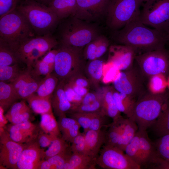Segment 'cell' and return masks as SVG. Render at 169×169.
<instances>
[{
  "mask_svg": "<svg viewBox=\"0 0 169 169\" xmlns=\"http://www.w3.org/2000/svg\"><path fill=\"white\" fill-rule=\"evenodd\" d=\"M113 31L112 39L120 44L132 48L136 55L163 48L168 41L166 34L147 27L139 17Z\"/></svg>",
  "mask_w": 169,
  "mask_h": 169,
  "instance_id": "cell-1",
  "label": "cell"
},
{
  "mask_svg": "<svg viewBox=\"0 0 169 169\" xmlns=\"http://www.w3.org/2000/svg\"><path fill=\"white\" fill-rule=\"evenodd\" d=\"M16 9L24 17L36 36L52 34L60 21L48 6L36 0H21Z\"/></svg>",
  "mask_w": 169,
  "mask_h": 169,
  "instance_id": "cell-2",
  "label": "cell"
},
{
  "mask_svg": "<svg viewBox=\"0 0 169 169\" xmlns=\"http://www.w3.org/2000/svg\"><path fill=\"white\" fill-rule=\"evenodd\" d=\"M144 93L136 101L128 118L137 125L139 130L151 128L159 116L163 106L169 99V93Z\"/></svg>",
  "mask_w": 169,
  "mask_h": 169,
  "instance_id": "cell-3",
  "label": "cell"
},
{
  "mask_svg": "<svg viewBox=\"0 0 169 169\" xmlns=\"http://www.w3.org/2000/svg\"><path fill=\"white\" fill-rule=\"evenodd\" d=\"M64 19L59 26V43L83 48L100 34L97 26L90 23L74 16Z\"/></svg>",
  "mask_w": 169,
  "mask_h": 169,
  "instance_id": "cell-4",
  "label": "cell"
},
{
  "mask_svg": "<svg viewBox=\"0 0 169 169\" xmlns=\"http://www.w3.org/2000/svg\"><path fill=\"white\" fill-rule=\"evenodd\" d=\"M59 44L52 73L59 81L65 82L77 73L84 72L85 59L83 48Z\"/></svg>",
  "mask_w": 169,
  "mask_h": 169,
  "instance_id": "cell-5",
  "label": "cell"
},
{
  "mask_svg": "<svg viewBox=\"0 0 169 169\" xmlns=\"http://www.w3.org/2000/svg\"><path fill=\"white\" fill-rule=\"evenodd\" d=\"M35 36L25 18L16 9L0 18V39L10 47Z\"/></svg>",
  "mask_w": 169,
  "mask_h": 169,
  "instance_id": "cell-6",
  "label": "cell"
},
{
  "mask_svg": "<svg viewBox=\"0 0 169 169\" xmlns=\"http://www.w3.org/2000/svg\"><path fill=\"white\" fill-rule=\"evenodd\" d=\"M124 152L141 168H151L160 157L146 130H138Z\"/></svg>",
  "mask_w": 169,
  "mask_h": 169,
  "instance_id": "cell-7",
  "label": "cell"
},
{
  "mask_svg": "<svg viewBox=\"0 0 169 169\" xmlns=\"http://www.w3.org/2000/svg\"><path fill=\"white\" fill-rule=\"evenodd\" d=\"M142 3L139 0H110L106 14L107 26L113 31L118 30L139 17Z\"/></svg>",
  "mask_w": 169,
  "mask_h": 169,
  "instance_id": "cell-8",
  "label": "cell"
},
{
  "mask_svg": "<svg viewBox=\"0 0 169 169\" xmlns=\"http://www.w3.org/2000/svg\"><path fill=\"white\" fill-rule=\"evenodd\" d=\"M145 2L139 17L141 21L167 35L169 0H147Z\"/></svg>",
  "mask_w": 169,
  "mask_h": 169,
  "instance_id": "cell-9",
  "label": "cell"
},
{
  "mask_svg": "<svg viewBox=\"0 0 169 169\" xmlns=\"http://www.w3.org/2000/svg\"><path fill=\"white\" fill-rule=\"evenodd\" d=\"M135 60L143 76L149 78L159 74L169 76V52L164 48L137 55Z\"/></svg>",
  "mask_w": 169,
  "mask_h": 169,
  "instance_id": "cell-10",
  "label": "cell"
},
{
  "mask_svg": "<svg viewBox=\"0 0 169 169\" xmlns=\"http://www.w3.org/2000/svg\"><path fill=\"white\" fill-rule=\"evenodd\" d=\"M104 145L117 147L123 151L138 131L136 124L122 116L107 125Z\"/></svg>",
  "mask_w": 169,
  "mask_h": 169,
  "instance_id": "cell-11",
  "label": "cell"
},
{
  "mask_svg": "<svg viewBox=\"0 0 169 169\" xmlns=\"http://www.w3.org/2000/svg\"><path fill=\"white\" fill-rule=\"evenodd\" d=\"M96 159V164L105 169H140L124 151L114 146L104 145Z\"/></svg>",
  "mask_w": 169,
  "mask_h": 169,
  "instance_id": "cell-12",
  "label": "cell"
},
{
  "mask_svg": "<svg viewBox=\"0 0 169 169\" xmlns=\"http://www.w3.org/2000/svg\"><path fill=\"white\" fill-rule=\"evenodd\" d=\"M142 76L139 70L133 68L120 71L113 82V88L119 93L138 99L145 93Z\"/></svg>",
  "mask_w": 169,
  "mask_h": 169,
  "instance_id": "cell-13",
  "label": "cell"
},
{
  "mask_svg": "<svg viewBox=\"0 0 169 169\" xmlns=\"http://www.w3.org/2000/svg\"><path fill=\"white\" fill-rule=\"evenodd\" d=\"M59 42L52 34L35 36L28 38L11 48L14 51L21 63L32 51L38 50L46 53L55 48Z\"/></svg>",
  "mask_w": 169,
  "mask_h": 169,
  "instance_id": "cell-14",
  "label": "cell"
},
{
  "mask_svg": "<svg viewBox=\"0 0 169 169\" xmlns=\"http://www.w3.org/2000/svg\"><path fill=\"white\" fill-rule=\"evenodd\" d=\"M0 165L5 168L17 169V164L24 144L12 140L3 128L0 131Z\"/></svg>",
  "mask_w": 169,
  "mask_h": 169,
  "instance_id": "cell-15",
  "label": "cell"
},
{
  "mask_svg": "<svg viewBox=\"0 0 169 169\" xmlns=\"http://www.w3.org/2000/svg\"><path fill=\"white\" fill-rule=\"evenodd\" d=\"M110 0H76L77 8L74 16L90 23L106 14Z\"/></svg>",
  "mask_w": 169,
  "mask_h": 169,
  "instance_id": "cell-16",
  "label": "cell"
},
{
  "mask_svg": "<svg viewBox=\"0 0 169 169\" xmlns=\"http://www.w3.org/2000/svg\"><path fill=\"white\" fill-rule=\"evenodd\" d=\"M17 164L18 169H37L45 159V151L39 145L37 139L24 143Z\"/></svg>",
  "mask_w": 169,
  "mask_h": 169,
  "instance_id": "cell-17",
  "label": "cell"
},
{
  "mask_svg": "<svg viewBox=\"0 0 169 169\" xmlns=\"http://www.w3.org/2000/svg\"><path fill=\"white\" fill-rule=\"evenodd\" d=\"M136 54L131 48L125 45H113L109 49L108 62L112 63L120 71L131 69Z\"/></svg>",
  "mask_w": 169,
  "mask_h": 169,
  "instance_id": "cell-18",
  "label": "cell"
},
{
  "mask_svg": "<svg viewBox=\"0 0 169 169\" xmlns=\"http://www.w3.org/2000/svg\"><path fill=\"white\" fill-rule=\"evenodd\" d=\"M4 129L12 140L23 144L36 139L41 129L30 120L17 124L11 123Z\"/></svg>",
  "mask_w": 169,
  "mask_h": 169,
  "instance_id": "cell-19",
  "label": "cell"
},
{
  "mask_svg": "<svg viewBox=\"0 0 169 169\" xmlns=\"http://www.w3.org/2000/svg\"><path fill=\"white\" fill-rule=\"evenodd\" d=\"M64 82L59 81L52 95L50 100L55 115L59 117L69 113L73 106L65 95L64 87Z\"/></svg>",
  "mask_w": 169,
  "mask_h": 169,
  "instance_id": "cell-20",
  "label": "cell"
},
{
  "mask_svg": "<svg viewBox=\"0 0 169 169\" xmlns=\"http://www.w3.org/2000/svg\"><path fill=\"white\" fill-rule=\"evenodd\" d=\"M84 134L89 155L96 159L105 143V130L89 129Z\"/></svg>",
  "mask_w": 169,
  "mask_h": 169,
  "instance_id": "cell-21",
  "label": "cell"
},
{
  "mask_svg": "<svg viewBox=\"0 0 169 169\" xmlns=\"http://www.w3.org/2000/svg\"><path fill=\"white\" fill-rule=\"evenodd\" d=\"M114 89L113 87L110 86L104 87L100 89L102 98L101 111L106 116L111 118L113 121L122 116L114 101L113 97Z\"/></svg>",
  "mask_w": 169,
  "mask_h": 169,
  "instance_id": "cell-22",
  "label": "cell"
},
{
  "mask_svg": "<svg viewBox=\"0 0 169 169\" xmlns=\"http://www.w3.org/2000/svg\"><path fill=\"white\" fill-rule=\"evenodd\" d=\"M104 64L99 58L89 61L84 66V73L89 80L91 87L97 90L99 88L100 83L102 80Z\"/></svg>",
  "mask_w": 169,
  "mask_h": 169,
  "instance_id": "cell-23",
  "label": "cell"
},
{
  "mask_svg": "<svg viewBox=\"0 0 169 169\" xmlns=\"http://www.w3.org/2000/svg\"><path fill=\"white\" fill-rule=\"evenodd\" d=\"M48 6L61 21L74 15L77 3L76 0H51Z\"/></svg>",
  "mask_w": 169,
  "mask_h": 169,
  "instance_id": "cell-24",
  "label": "cell"
},
{
  "mask_svg": "<svg viewBox=\"0 0 169 169\" xmlns=\"http://www.w3.org/2000/svg\"><path fill=\"white\" fill-rule=\"evenodd\" d=\"M151 128L159 137L169 134V99L164 105L159 116Z\"/></svg>",
  "mask_w": 169,
  "mask_h": 169,
  "instance_id": "cell-25",
  "label": "cell"
},
{
  "mask_svg": "<svg viewBox=\"0 0 169 169\" xmlns=\"http://www.w3.org/2000/svg\"><path fill=\"white\" fill-rule=\"evenodd\" d=\"M19 99L16 91L10 83L0 82V107L4 111Z\"/></svg>",
  "mask_w": 169,
  "mask_h": 169,
  "instance_id": "cell-26",
  "label": "cell"
},
{
  "mask_svg": "<svg viewBox=\"0 0 169 169\" xmlns=\"http://www.w3.org/2000/svg\"><path fill=\"white\" fill-rule=\"evenodd\" d=\"M59 81L58 78L52 73L42 79L35 93L40 97L50 99Z\"/></svg>",
  "mask_w": 169,
  "mask_h": 169,
  "instance_id": "cell-27",
  "label": "cell"
},
{
  "mask_svg": "<svg viewBox=\"0 0 169 169\" xmlns=\"http://www.w3.org/2000/svg\"><path fill=\"white\" fill-rule=\"evenodd\" d=\"M26 100L30 109L36 114L41 115L52 112L50 99L40 97L34 93Z\"/></svg>",
  "mask_w": 169,
  "mask_h": 169,
  "instance_id": "cell-28",
  "label": "cell"
},
{
  "mask_svg": "<svg viewBox=\"0 0 169 169\" xmlns=\"http://www.w3.org/2000/svg\"><path fill=\"white\" fill-rule=\"evenodd\" d=\"M113 97L116 107L120 112L129 118L132 112L136 100L125 94L119 93L115 89Z\"/></svg>",
  "mask_w": 169,
  "mask_h": 169,
  "instance_id": "cell-29",
  "label": "cell"
},
{
  "mask_svg": "<svg viewBox=\"0 0 169 169\" xmlns=\"http://www.w3.org/2000/svg\"><path fill=\"white\" fill-rule=\"evenodd\" d=\"M96 159L89 156L72 153L68 161L71 169H94L97 165Z\"/></svg>",
  "mask_w": 169,
  "mask_h": 169,
  "instance_id": "cell-30",
  "label": "cell"
},
{
  "mask_svg": "<svg viewBox=\"0 0 169 169\" xmlns=\"http://www.w3.org/2000/svg\"><path fill=\"white\" fill-rule=\"evenodd\" d=\"M40 127L45 133L60 137L61 132L53 112L41 115Z\"/></svg>",
  "mask_w": 169,
  "mask_h": 169,
  "instance_id": "cell-31",
  "label": "cell"
},
{
  "mask_svg": "<svg viewBox=\"0 0 169 169\" xmlns=\"http://www.w3.org/2000/svg\"><path fill=\"white\" fill-rule=\"evenodd\" d=\"M21 63L9 45L0 39V66H9Z\"/></svg>",
  "mask_w": 169,
  "mask_h": 169,
  "instance_id": "cell-32",
  "label": "cell"
},
{
  "mask_svg": "<svg viewBox=\"0 0 169 169\" xmlns=\"http://www.w3.org/2000/svg\"><path fill=\"white\" fill-rule=\"evenodd\" d=\"M19 64L0 66V82L10 83L16 79L23 70Z\"/></svg>",
  "mask_w": 169,
  "mask_h": 169,
  "instance_id": "cell-33",
  "label": "cell"
},
{
  "mask_svg": "<svg viewBox=\"0 0 169 169\" xmlns=\"http://www.w3.org/2000/svg\"><path fill=\"white\" fill-rule=\"evenodd\" d=\"M43 78L33 74V76L29 81L17 91V93L20 99L26 100L35 93Z\"/></svg>",
  "mask_w": 169,
  "mask_h": 169,
  "instance_id": "cell-34",
  "label": "cell"
},
{
  "mask_svg": "<svg viewBox=\"0 0 169 169\" xmlns=\"http://www.w3.org/2000/svg\"><path fill=\"white\" fill-rule=\"evenodd\" d=\"M166 77L162 74H156L150 77L148 85L150 92L159 94L166 91L167 86Z\"/></svg>",
  "mask_w": 169,
  "mask_h": 169,
  "instance_id": "cell-35",
  "label": "cell"
},
{
  "mask_svg": "<svg viewBox=\"0 0 169 169\" xmlns=\"http://www.w3.org/2000/svg\"><path fill=\"white\" fill-rule=\"evenodd\" d=\"M70 148L66 141L62 137H56L45 151V159L49 158L64 152Z\"/></svg>",
  "mask_w": 169,
  "mask_h": 169,
  "instance_id": "cell-36",
  "label": "cell"
},
{
  "mask_svg": "<svg viewBox=\"0 0 169 169\" xmlns=\"http://www.w3.org/2000/svg\"><path fill=\"white\" fill-rule=\"evenodd\" d=\"M153 143L159 156L169 161V134L159 137Z\"/></svg>",
  "mask_w": 169,
  "mask_h": 169,
  "instance_id": "cell-37",
  "label": "cell"
},
{
  "mask_svg": "<svg viewBox=\"0 0 169 169\" xmlns=\"http://www.w3.org/2000/svg\"><path fill=\"white\" fill-rule=\"evenodd\" d=\"M70 148L72 153L89 156L84 133H80L74 139Z\"/></svg>",
  "mask_w": 169,
  "mask_h": 169,
  "instance_id": "cell-38",
  "label": "cell"
},
{
  "mask_svg": "<svg viewBox=\"0 0 169 169\" xmlns=\"http://www.w3.org/2000/svg\"><path fill=\"white\" fill-rule=\"evenodd\" d=\"M120 72L111 62H107L104 64L103 77L102 81L105 83L112 82L116 79Z\"/></svg>",
  "mask_w": 169,
  "mask_h": 169,
  "instance_id": "cell-39",
  "label": "cell"
},
{
  "mask_svg": "<svg viewBox=\"0 0 169 169\" xmlns=\"http://www.w3.org/2000/svg\"><path fill=\"white\" fill-rule=\"evenodd\" d=\"M91 113L74 112L68 113L69 117L75 120L84 129V132L89 130L90 124Z\"/></svg>",
  "mask_w": 169,
  "mask_h": 169,
  "instance_id": "cell-40",
  "label": "cell"
},
{
  "mask_svg": "<svg viewBox=\"0 0 169 169\" xmlns=\"http://www.w3.org/2000/svg\"><path fill=\"white\" fill-rule=\"evenodd\" d=\"M106 116L101 111L91 113L89 129L94 131L101 130L102 127L108 125L106 123Z\"/></svg>",
  "mask_w": 169,
  "mask_h": 169,
  "instance_id": "cell-41",
  "label": "cell"
},
{
  "mask_svg": "<svg viewBox=\"0 0 169 169\" xmlns=\"http://www.w3.org/2000/svg\"><path fill=\"white\" fill-rule=\"evenodd\" d=\"M53 69L48 63L41 58L35 63L32 68V72L35 76H46L53 72Z\"/></svg>",
  "mask_w": 169,
  "mask_h": 169,
  "instance_id": "cell-42",
  "label": "cell"
},
{
  "mask_svg": "<svg viewBox=\"0 0 169 169\" xmlns=\"http://www.w3.org/2000/svg\"><path fill=\"white\" fill-rule=\"evenodd\" d=\"M70 150H71V148L64 152L46 159L51 165V169H63L65 163L72 154L69 153Z\"/></svg>",
  "mask_w": 169,
  "mask_h": 169,
  "instance_id": "cell-43",
  "label": "cell"
},
{
  "mask_svg": "<svg viewBox=\"0 0 169 169\" xmlns=\"http://www.w3.org/2000/svg\"><path fill=\"white\" fill-rule=\"evenodd\" d=\"M101 108L102 98L101 95L100 98L95 101L87 105H80L74 108L69 113L74 112L93 113L101 111Z\"/></svg>",
  "mask_w": 169,
  "mask_h": 169,
  "instance_id": "cell-44",
  "label": "cell"
},
{
  "mask_svg": "<svg viewBox=\"0 0 169 169\" xmlns=\"http://www.w3.org/2000/svg\"><path fill=\"white\" fill-rule=\"evenodd\" d=\"M32 76V68L27 67L16 79L10 83L17 93L18 90L23 87L29 81Z\"/></svg>",
  "mask_w": 169,
  "mask_h": 169,
  "instance_id": "cell-45",
  "label": "cell"
},
{
  "mask_svg": "<svg viewBox=\"0 0 169 169\" xmlns=\"http://www.w3.org/2000/svg\"><path fill=\"white\" fill-rule=\"evenodd\" d=\"M99 36L84 47L83 55L85 60L90 61L96 59V54L98 43Z\"/></svg>",
  "mask_w": 169,
  "mask_h": 169,
  "instance_id": "cell-46",
  "label": "cell"
},
{
  "mask_svg": "<svg viewBox=\"0 0 169 169\" xmlns=\"http://www.w3.org/2000/svg\"><path fill=\"white\" fill-rule=\"evenodd\" d=\"M64 89L67 99L73 106L72 110L81 104L83 97L77 95L70 85L67 82H64Z\"/></svg>",
  "mask_w": 169,
  "mask_h": 169,
  "instance_id": "cell-47",
  "label": "cell"
},
{
  "mask_svg": "<svg viewBox=\"0 0 169 169\" xmlns=\"http://www.w3.org/2000/svg\"><path fill=\"white\" fill-rule=\"evenodd\" d=\"M21 0H0V18L15 10Z\"/></svg>",
  "mask_w": 169,
  "mask_h": 169,
  "instance_id": "cell-48",
  "label": "cell"
},
{
  "mask_svg": "<svg viewBox=\"0 0 169 169\" xmlns=\"http://www.w3.org/2000/svg\"><path fill=\"white\" fill-rule=\"evenodd\" d=\"M64 82H67L76 86L88 89L91 87L90 81L84 74V72L77 73Z\"/></svg>",
  "mask_w": 169,
  "mask_h": 169,
  "instance_id": "cell-49",
  "label": "cell"
},
{
  "mask_svg": "<svg viewBox=\"0 0 169 169\" xmlns=\"http://www.w3.org/2000/svg\"><path fill=\"white\" fill-rule=\"evenodd\" d=\"M28 107L24 100L16 102L9 108L5 115V117L7 120L9 118L20 114Z\"/></svg>",
  "mask_w": 169,
  "mask_h": 169,
  "instance_id": "cell-50",
  "label": "cell"
},
{
  "mask_svg": "<svg viewBox=\"0 0 169 169\" xmlns=\"http://www.w3.org/2000/svg\"><path fill=\"white\" fill-rule=\"evenodd\" d=\"M77 122L73 118L67 117L66 115L59 117L58 123L59 130L62 134L67 131Z\"/></svg>",
  "mask_w": 169,
  "mask_h": 169,
  "instance_id": "cell-51",
  "label": "cell"
},
{
  "mask_svg": "<svg viewBox=\"0 0 169 169\" xmlns=\"http://www.w3.org/2000/svg\"><path fill=\"white\" fill-rule=\"evenodd\" d=\"M56 137L45 133L40 129L36 139L41 148H45L49 146Z\"/></svg>",
  "mask_w": 169,
  "mask_h": 169,
  "instance_id": "cell-52",
  "label": "cell"
},
{
  "mask_svg": "<svg viewBox=\"0 0 169 169\" xmlns=\"http://www.w3.org/2000/svg\"><path fill=\"white\" fill-rule=\"evenodd\" d=\"M96 54V59H99L106 52L109 45V41L105 36L100 34Z\"/></svg>",
  "mask_w": 169,
  "mask_h": 169,
  "instance_id": "cell-53",
  "label": "cell"
},
{
  "mask_svg": "<svg viewBox=\"0 0 169 169\" xmlns=\"http://www.w3.org/2000/svg\"><path fill=\"white\" fill-rule=\"evenodd\" d=\"M80 127V125L77 123L62 134V138L66 141L72 143L74 139L80 133L79 131Z\"/></svg>",
  "mask_w": 169,
  "mask_h": 169,
  "instance_id": "cell-54",
  "label": "cell"
},
{
  "mask_svg": "<svg viewBox=\"0 0 169 169\" xmlns=\"http://www.w3.org/2000/svg\"><path fill=\"white\" fill-rule=\"evenodd\" d=\"M31 109L29 107L20 114L8 118L7 120L11 123L19 124L30 120L31 117Z\"/></svg>",
  "mask_w": 169,
  "mask_h": 169,
  "instance_id": "cell-55",
  "label": "cell"
},
{
  "mask_svg": "<svg viewBox=\"0 0 169 169\" xmlns=\"http://www.w3.org/2000/svg\"><path fill=\"white\" fill-rule=\"evenodd\" d=\"M98 90L95 92H88L83 97L80 105L88 104L99 99L101 97V94L99 89Z\"/></svg>",
  "mask_w": 169,
  "mask_h": 169,
  "instance_id": "cell-56",
  "label": "cell"
},
{
  "mask_svg": "<svg viewBox=\"0 0 169 169\" xmlns=\"http://www.w3.org/2000/svg\"><path fill=\"white\" fill-rule=\"evenodd\" d=\"M151 169H169V161L160 157L158 162Z\"/></svg>",
  "mask_w": 169,
  "mask_h": 169,
  "instance_id": "cell-57",
  "label": "cell"
},
{
  "mask_svg": "<svg viewBox=\"0 0 169 169\" xmlns=\"http://www.w3.org/2000/svg\"><path fill=\"white\" fill-rule=\"evenodd\" d=\"M68 83L70 85L75 92L77 95L83 97L88 92H89V89L88 88L76 86L75 85L71 84L69 83Z\"/></svg>",
  "mask_w": 169,
  "mask_h": 169,
  "instance_id": "cell-58",
  "label": "cell"
},
{
  "mask_svg": "<svg viewBox=\"0 0 169 169\" xmlns=\"http://www.w3.org/2000/svg\"><path fill=\"white\" fill-rule=\"evenodd\" d=\"M37 169H51V166L47 160L43 159L39 163Z\"/></svg>",
  "mask_w": 169,
  "mask_h": 169,
  "instance_id": "cell-59",
  "label": "cell"
},
{
  "mask_svg": "<svg viewBox=\"0 0 169 169\" xmlns=\"http://www.w3.org/2000/svg\"><path fill=\"white\" fill-rule=\"evenodd\" d=\"M4 110L0 107V128H3L5 123H4L5 119H6L5 116H4L3 112Z\"/></svg>",
  "mask_w": 169,
  "mask_h": 169,
  "instance_id": "cell-60",
  "label": "cell"
},
{
  "mask_svg": "<svg viewBox=\"0 0 169 169\" xmlns=\"http://www.w3.org/2000/svg\"><path fill=\"white\" fill-rule=\"evenodd\" d=\"M38 2L48 6L51 0H36Z\"/></svg>",
  "mask_w": 169,
  "mask_h": 169,
  "instance_id": "cell-61",
  "label": "cell"
},
{
  "mask_svg": "<svg viewBox=\"0 0 169 169\" xmlns=\"http://www.w3.org/2000/svg\"><path fill=\"white\" fill-rule=\"evenodd\" d=\"M167 79V86H168V88H169V76L168 77Z\"/></svg>",
  "mask_w": 169,
  "mask_h": 169,
  "instance_id": "cell-62",
  "label": "cell"
},
{
  "mask_svg": "<svg viewBox=\"0 0 169 169\" xmlns=\"http://www.w3.org/2000/svg\"><path fill=\"white\" fill-rule=\"evenodd\" d=\"M167 37H168V41H169V26L168 30Z\"/></svg>",
  "mask_w": 169,
  "mask_h": 169,
  "instance_id": "cell-63",
  "label": "cell"
},
{
  "mask_svg": "<svg viewBox=\"0 0 169 169\" xmlns=\"http://www.w3.org/2000/svg\"><path fill=\"white\" fill-rule=\"evenodd\" d=\"M139 0L142 2H146L147 0Z\"/></svg>",
  "mask_w": 169,
  "mask_h": 169,
  "instance_id": "cell-64",
  "label": "cell"
}]
</instances>
